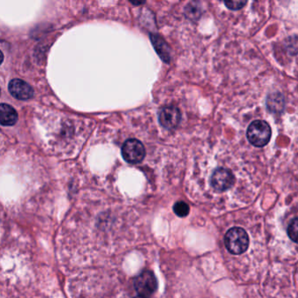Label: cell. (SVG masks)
Wrapping results in <instances>:
<instances>
[{"mask_svg": "<svg viewBox=\"0 0 298 298\" xmlns=\"http://www.w3.org/2000/svg\"><path fill=\"white\" fill-rule=\"evenodd\" d=\"M225 246L232 254L240 255L247 250L249 246V237L242 227H232L225 235Z\"/></svg>", "mask_w": 298, "mask_h": 298, "instance_id": "1", "label": "cell"}, {"mask_svg": "<svg viewBox=\"0 0 298 298\" xmlns=\"http://www.w3.org/2000/svg\"><path fill=\"white\" fill-rule=\"evenodd\" d=\"M246 137L254 146L263 147L271 140V126L265 121L256 120L248 126Z\"/></svg>", "mask_w": 298, "mask_h": 298, "instance_id": "2", "label": "cell"}, {"mask_svg": "<svg viewBox=\"0 0 298 298\" xmlns=\"http://www.w3.org/2000/svg\"><path fill=\"white\" fill-rule=\"evenodd\" d=\"M134 288L138 296L143 298H150L158 288L155 275L151 271H143L134 279Z\"/></svg>", "mask_w": 298, "mask_h": 298, "instance_id": "3", "label": "cell"}, {"mask_svg": "<svg viewBox=\"0 0 298 298\" xmlns=\"http://www.w3.org/2000/svg\"><path fill=\"white\" fill-rule=\"evenodd\" d=\"M211 187L216 192H225L235 185V176L226 168H218L211 176Z\"/></svg>", "mask_w": 298, "mask_h": 298, "instance_id": "4", "label": "cell"}, {"mask_svg": "<svg viewBox=\"0 0 298 298\" xmlns=\"http://www.w3.org/2000/svg\"><path fill=\"white\" fill-rule=\"evenodd\" d=\"M122 156L127 163H138L145 157V149L138 140L129 139L123 143Z\"/></svg>", "mask_w": 298, "mask_h": 298, "instance_id": "5", "label": "cell"}, {"mask_svg": "<svg viewBox=\"0 0 298 298\" xmlns=\"http://www.w3.org/2000/svg\"><path fill=\"white\" fill-rule=\"evenodd\" d=\"M181 119V114L175 106L163 107L159 113V123L165 129L171 130L179 125Z\"/></svg>", "mask_w": 298, "mask_h": 298, "instance_id": "6", "label": "cell"}, {"mask_svg": "<svg viewBox=\"0 0 298 298\" xmlns=\"http://www.w3.org/2000/svg\"><path fill=\"white\" fill-rule=\"evenodd\" d=\"M8 89L13 97L23 101L31 99L34 95L33 88L23 80H12L9 83Z\"/></svg>", "mask_w": 298, "mask_h": 298, "instance_id": "7", "label": "cell"}, {"mask_svg": "<svg viewBox=\"0 0 298 298\" xmlns=\"http://www.w3.org/2000/svg\"><path fill=\"white\" fill-rule=\"evenodd\" d=\"M18 121V113L9 104H2L0 106V123L3 126H12Z\"/></svg>", "mask_w": 298, "mask_h": 298, "instance_id": "8", "label": "cell"}, {"mask_svg": "<svg viewBox=\"0 0 298 298\" xmlns=\"http://www.w3.org/2000/svg\"><path fill=\"white\" fill-rule=\"evenodd\" d=\"M151 40L153 47L155 48L156 52L158 53L159 57L164 62H170V51L165 41L158 34H151Z\"/></svg>", "mask_w": 298, "mask_h": 298, "instance_id": "9", "label": "cell"}, {"mask_svg": "<svg viewBox=\"0 0 298 298\" xmlns=\"http://www.w3.org/2000/svg\"><path fill=\"white\" fill-rule=\"evenodd\" d=\"M267 106L268 108L274 113L282 111L284 106V101L280 94H274L269 96L267 100Z\"/></svg>", "mask_w": 298, "mask_h": 298, "instance_id": "10", "label": "cell"}, {"mask_svg": "<svg viewBox=\"0 0 298 298\" xmlns=\"http://www.w3.org/2000/svg\"><path fill=\"white\" fill-rule=\"evenodd\" d=\"M287 233L289 238L295 243L298 244V217H296L290 221L287 228Z\"/></svg>", "mask_w": 298, "mask_h": 298, "instance_id": "11", "label": "cell"}, {"mask_svg": "<svg viewBox=\"0 0 298 298\" xmlns=\"http://www.w3.org/2000/svg\"><path fill=\"white\" fill-rule=\"evenodd\" d=\"M186 15L190 20H197L200 16V8L196 3H190L186 7Z\"/></svg>", "mask_w": 298, "mask_h": 298, "instance_id": "12", "label": "cell"}, {"mask_svg": "<svg viewBox=\"0 0 298 298\" xmlns=\"http://www.w3.org/2000/svg\"><path fill=\"white\" fill-rule=\"evenodd\" d=\"M173 211L176 215H178L179 217H186L190 212V207L187 203L184 202V201H179L174 205Z\"/></svg>", "mask_w": 298, "mask_h": 298, "instance_id": "13", "label": "cell"}, {"mask_svg": "<svg viewBox=\"0 0 298 298\" xmlns=\"http://www.w3.org/2000/svg\"><path fill=\"white\" fill-rule=\"evenodd\" d=\"M246 4V1H227L225 2L226 6L230 10H239L243 8V6Z\"/></svg>", "mask_w": 298, "mask_h": 298, "instance_id": "14", "label": "cell"}, {"mask_svg": "<svg viewBox=\"0 0 298 298\" xmlns=\"http://www.w3.org/2000/svg\"><path fill=\"white\" fill-rule=\"evenodd\" d=\"M143 298V297H141V296H137V297H135V298Z\"/></svg>", "mask_w": 298, "mask_h": 298, "instance_id": "15", "label": "cell"}]
</instances>
